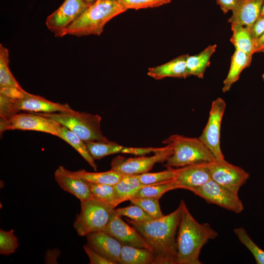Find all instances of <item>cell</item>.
Instances as JSON below:
<instances>
[{
	"mask_svg": "<svg viewBox=\"0 0 264 264\" xmlns=\"http://www.w3.org/2000/svg\"><path fill=\"white\" fill-rule=\"evenodd\" d=\"M182 212L180 202L172 213L150 220L137 222L126 219L143 237L155 257L154 264H176V235Z\"/></svg>",
	"mask_w": 264,
	"mask_h": 264,
	"instance_id": "6da1fadb",
	"label": "cell"
},
{
	"mask_svg": "<svg viewBox=\"0 0 264 264\" xmlns=\"http://www.w3.org/2000/svg\"><path fill=\"white\" fill-rule=\"evenodd\" d=\"M176 235V264H201L199 256L203 247L218 235L208 223H199L192 215L183 200Z\"/></svg>",
	"mask_w": 264,
	"mask_h": 264,
	"instance_id": "7a4b0ae2",
	"label": "cell"
},
{
	"mask_svg": "<svg viewBox=\"0 0 264 264\" xmlns=\"http://www.w3.org/2000/svg\"><path fill=\"white\" fill-rule=\"evenodd\" d=\"M127 10L118 1L96 0L66 29L65 35L99 36L107 23Z\"/></svg>",
	"mask_w": 264,
	"mask_h": 264,
	"instance_id": "3957f363",
	"label": "cell"
},
{
	"mask_svg": "<svg viewBox=\"0 0 264 264\" xmlns=\"http://www.w3.org/2000/svg\"><path fill=\"white\" fill-rule=\"evenodd\" d=\"M34 113V112H32ZM66 127L85 142H109L101 130V117L86 112L70 111L36 113Z\"/></svg>",
	"mask_w": 264,
	"mask_h": 264,
	"instance_id": "277c9868",
	"label": "cell"
},
{
	"mask_svg": "<svg viewBox=\"0 0 264 264\" xmlns=\"http://www.w3.org/2000/svg\"><path fill=\"white\" fill-rule=\"evenodd\" d=\"M163 142L170 145L173 149L172 154L166 161L168 168L209 162L216 159L198 138L175 134L170 135Z\"/></svg>",
	"mask_w": 264,
	"mask_h": 264,
	"instance_id": "5b68a950",
	"label": "cell"
},
{
	"mask_svg": "<svg viewBox=\"0 0 264 264\" xmlns=\"http://www.w3.org/2000/svg\"><path fill=\"white\" fill-rule=\"evenodd\" d=\"M80 202V212L73 223L77 234L86 236L93 232L104 231L115 209L93 198Z\"/></svg>",
	"mask_w": 264,
	"mask_h": 264,
	"instance_id": "8992f818",
	"label": "cell"
},
{
	"mask_svg": "<svg viewBox=\"0 0 264 264\" xmlns=\"http://www.w3.org/2000/svg\"><path fill=\"white\" fill-rule=\"evenodd\" d=\"M61 125L55 121L32 112H17L0 117V133L8 130L34 131L57 136Z\"/></svg>",
	"mask_w": 264,
	"mask_h": 264,
	"instance_id": "52a82bcc",
	"label": "cell"
},
{
	"mask_svg": "<svg viewBox=\"0 0 264 264\" xmlns=\"http://www.w3.org/2000/svg\"><path fill=\"white\" fill-rule=\"evenodd\" d=\"M173 153L172 147L166 145L160 147L153 155L125 158L115 157L111 162V170L123 175H135L148 172L157 163L166 162Z\"/></svg>",
	"mask_w": 264,
	"mask_h": 264,
	"instance_id": "ba28073f",
	"label": "cell"
},
{
	"mask_svg": "<svg viewBox=\"0 0 264 264\" xmlns=\"http://www.w3.org/2000/svg\"><path fill=\"white\" fill-rule=\"evenodd\" d=\"M207 166L212 180L236 194H239L240 188L249 177V173L242 168L224 158H216L207 162Z\"/></svg>",
	"mask_w": 264,
	"mask_h": 264,
	"instance_id": "9c48e42d",
	"label": "cell"
},
{
	"mask_svg": "<svg viewBox=\"0 0 264 264\" xmlns=\"http://www.w3.org/2000/svg\"><path fill=\"white\" fill-rule=\"evenodd\" d=\"M189 191L209 203L217 205L236 214H239L243 210L244 206L238 194L230 191L212 179L201 186Z\"/></svg>",
	"mask_w": 264,
	"mask_h": 264,
	"instance_id": "30bf717a",
	"label": "cell"
},
{
	"mask_svg": "<svg viewBox=\"0 0 264 264\" xmlns=\"http://www.w3.org/2000/svg\"><path fill=\"white\" fill-rule=\"evenodd\" d=\"M89 6L84 0H65L57 10L47 17L45 24L55 37H63L65 36L66 29Z\"/></svg>",
	"mask_w": 264,
	"mask_h": 264,
	"instance_id": "8fae6325",
	"label": "cell"
},
{
	"mask_svg": "<svg viewBox=\"0 0 264 264\" xmlns=\"http://www.w3.org/2000/svg\"><path fill=\"white\" fill-rule=\"evenodd\" d=\"M226 108L224 100L218 97L213 101L207 124L198 138L217 159L224 158L220 145V127Z\"/></svg>",
	"mask_w": 264,
	"mask_h": 264,
	"instance_id": "7c38bea8",
	"label": "cell"
},
{
	"mask_svg": "<svg viewBox=\"0 0 264 264\" xmlns=\"http://www.w3.org/2000/svg\"><path fill=\"white\" fill-rule=\"evenodd\" d=\"M11 99L14 113L21 111L32 113H53L73 110L67 104L52 102L43 97L28 92L21 99Z\"/></svg>",
	"mask_w": 264,
	"mask_h": 264,
	"instance_id": "4fadbf2b",
	"label": "cell"
},
{
	"mask_svg": "<svg viewBox=\"0 0 264 264\" xmlns=\"http://www.w3.org/2000/svg\"><path fill=\"white\" fill-rule=\"evenodd\" d=\"M104 231L117 239L122 244L146 248L151 251L149 246L140 234L133 226L125 222L115 211Z\"/></svg>",
	"mask_w": 264,
	"mask_h": 264,
	"instance_id": "5bb4252c",
	"label": "cell"
},
{
	"mask_svg": "<svg viewBox=\"0 0 264 264\" xmlns=\"http://www.w3.org/2000/svg\"><path fill=\"white\" fill-rule=\"evenodd\" d=\"M87 245L95 251L112 262L119 263L122 244L106 232L98 231L88 234Z\"/></svg>",
	"mask_w": 264,
	"mask_h": 264,
	"instance_id": "9a60e30c",
	"label": "cell"
},
{
	"mask_svg": "<svg viewBox=\"0 0 264 264\" xmlns=\"http://www.w3.org/2000/svg\"><path fill=\"white\" fill-rule=\"evenodd\" d=\"M207 163H196L177 169V174L174 180L178 189L189 190L211 180Z\"/></svg>",
	"mask_w": 264,
	"mask_h": 264,
	"instance_id": "2e32d148",
	"label": "cell"
},
{
	"mask_svg": "<svg viewBox=\"0 0 264 264\" xmlns=\"http://www.w3.org/2000/svg\"><path fill=\"white\" fill-rule=\"evenodd\" d=\"M88 152L95 160L100 159L115 154H128L135 155H144L151 153H155L160 148H135L125 147L111 142H86Z\"/></svg>",
	"mask_w": 264,
	"mask_h": 264,
	"instance_id": "e0dca14e",
	"label": "cell"
},
{
	"mask_svg": "<svg viewBox=\"0 0 264 264\" xmlns=\"http://www.w3.org/2000/svg\"><path fill=\"white\" fill-rule=\"evenodd\" d=\"M54 178L59 186L80 201L92 198L88 183L85 180L70 174L67 169L60 166L54 173Z\"/></svg>",
	"mask_w": 264,
	"mask_h": 264,
	"instance_id": "ac0fdd59",
	"label": "cell"
},
{
	"mask_svg": "<svg viewBox=\"0 0 264 264\" xmlns=\"http://www.w3.org/2000/svg\"><path fill=\"white\" fill-rule=\"evenodd\" d=\"M264 0H240L228 20L231 24L248 26L260 16Z\"/></svg>",
	"mask_w": 264,
	"mask_h": 264,
	"instance_id": "d6986e66",
	"label": "cell"
},
{
	"mask_svg": "<svg viewBox=\"0 0 264 264\" xmlns=\"http://www.w3.org/2000/svg\"><path fill=\"white\" fill-rule=\"evenodd\" d=\"M188 56L182 55L164 64L150 67L147 75L155 80L166 77L186 78L189 76L186 64Z\"/></svg>",
	"mask_w": 264,
	"mask_h": 264,
	"instance_id": "ffe728a7",
	"label": "cell"
},
{
	"mask_svg": "<svg viewBox=\"0 0 264 264\" xmlns=\"http://www.w3.org/2000/svg\"><path fill=\"white\" fill-rule=\"evenodd\" d=\"M252 56L242 51L235 49L231 59L230 66L227 76L223 81L222 90L228 91L232 86L239 79L243 70L250 66Z\"/></svg>",
	"mask_w": 264,
	"mask_h": 264,
	"instance_id": "44dd1931",
	"label": "cell"
},
{
	"mask_svg": "<svg viewBox=\"0 0 264 264\" xmlns=\"http://www.w3.org/2000/svg\"><path fill=\"white\" fill-rule=\"evenodd\" d=\"M217 44L209 45L199 53L188 56L186 64L188 73L190 76H195L203 78L206 68L210 65V59L215 52Z\"/></svg>",
	"mask_w": 264,
	"mask_h": 264,
	"instance_id": "7402d4cb",
	"label": "cell"
},
{
	"mask_svg": "<svg viewBox=\"0 0 264 264\" xmlns=\"http://www.w3.org/2000/svg\"><path fill=\"white\" fill-rule=\"evenodd\" d=\"M154 256L150 250L122 244L118 264H154Z\"/></svg>",
	"mask_w": 264,
	"mask_h": 264,
	"instance_id": "603a6c76",
	"label": "cell"
},
{
	"mask_svg": "<svg viewBox=\"0 0 264 264\" xmlns=\"http://www.w3.org/2000/svg\"><path fill=\"white\" fill-rule=\"evenodd\" d=\"M67 172L87 182L111 185L117 184L124 176L111 169L101 172H90L84 169L76 171L67 170Z\"/></svg>",
	"mask_w": 264,
	"mask_h": 264,
	"instance_id": "cb8c5ba5",
	"label": "cell"
},
{
	"mask_svg": "<svg viewBox=\"0 0 264 264\" xmlns=\"http://www.w3.org/2000/svg\"><path fill=\"white\" fill-rule=\"evenodd\" d=\"M57 136L72 146L94 171H97V165L94 159L90 154L85 141L67 128L63 126H61Z\"/></svg>",
	"mask_w": 264,
	"mask_h": 264,
	"instance_id": "d4e9b609",
	"label": "cell"
},
{
	"mask_svg": "<svg viewBox=\"0 0 264 264\" xmlns=\"http://www.w3.org/2000/svg\"><path fill=\"white\" fill-rule=\"evenodd\" d=\"M232 35L231 43L235 49L244 52L252 56L254 50V41L247 27L237 24H231Z\"/></svg>",
	"mask_w": 264,
	"mask_h": 264,
	"instance_id": "484cf974",
	"label": "cell"
},
{
	"mask_svg": "<svg viewBox=\"0 0 264 264\" xmlns=\"http://www.w3.org/2000/svg\"><path fill=\"white\" fill-rule=\"evenodd\" d=\"M134 175H124L114 188L120 203L129 200L142 187L145 186Z\"/></svg>",
	"mask_w": 264,
	"mask_h": 264,
	"instance_id": "4316f807",
	"label": "cell"
},
{
	"mask_svg": "<svg viewBox=\"0 0 264 264\" xmlns=\"http://www.w3.org/2000/svg\"><path fill=\"white\" fill-rule=\"evenodd\" d=\"M92 198L113 208L121 203L114 185L87 182Z\"/></svg>",
	"mask_w": 264,
	"mask_h": 264,
	"instance_id": "83f0119b",
	"label": "cell"
},
{
	"mask_svg": "<svg viewBox=\"0 0 264 264\" xmlns=\"http://www.w3.org/2000/svg\"><path fill=\"white\" fill-rule=\"evenodd\" d=\"M9 55L8 49L0 44V88L12 87L22 88L11 73L9 67Z\"/></svg>",
	"mask_w": 264,
	"mask_h": 264,
	"instance_id": "f1b7e54d",
	"label": "cell"
},
{
	"mask_svg": "<svg viewBox=\"0 0 264 264\" xmlns=\"http://www.w3.org/2000/svg\"><path fill=\"white\" fill-rule=\"evenodd\" d=\"M178 189L174 179L157 184L145 185L139 190L132 198L148 197L160 199L166 192Z\"/></svg>",
	"mask_w": 264,
	"mask_h": 264,
	"instance_id": "f546056e",
	"label": "cell"
},
{
	"mask_svg": "<svg viewBox=\"0 0 264 264\" xmlns=\"http://www.w3.org/2000/svg\"><path fill=\"white\" fill-rule=\"evenodd\" d=\"M177 174V169L168 168L167 170L155 173H145L135 175L143 184L151 185L167 182L174 179Z\"/></svg>",
	"mask_w": 264,
	"mask_h": 264,
	"instance_id": "4dcf8cb0",
	"label": "cell"
},
{
	"mask_svg": "<svg viewBox=\"0 0 264 264\" xmlns=\"http://www.w3.org/2000/svg\"><path fill=\"white\" fill-rule=\"evenodd\" d=\"M234 232L239 241L251 252L256 263L264 264V251L252 241L246 230L240 227L234 229Z\"/></svg>",
	"mask_w": 264,
	"mask_h": 264,
	"instance_id": "1f68e13d",
	"label": "cell"
},
{
	"mask_svg": "<svg viewBox=\"0 0 264 264\" xmlns=\"http://www.w3.org/2000/svg\"><path fill=\"white\" fill-rule=\"evenodd\" d=\"M159 199L148 197H135L130 199L132 204L141 208L147 214L153 219L162 217L163 214L160 209Z\"/></svg>",
	"mask_w": 264,
	"mask_h": 264,
	"instance_id": "d6a6232c",
	"label": "cell"
},
{
	"mask_svg": "<svg viewBox=\"0 0 264 264\" xmlns=\"http://www.w3.org/2000/svg\"><path fill=\"white\" fill-rule=\"evenodd\" d=\"M19 246L18 238L15 235L14 230L5 231L0 229V254L9 255L14 253Z\"/></svg>",
	"mask_w": 264,
	"mask_h": 264,
	"instance_id": "836d02e7",
	"label": "cell"
},
{
	"mask_svg": "<svg viewBox=\"0 0 264 264\" xmlns=\"http://www.w3.org/2000/svg\"><path fill=\"white\" fill-rule=\"evenodd\" d=\"M115 211L120 216L128 217L134 221L143 222L154 219L139 206L132 204L125 207L116 209Z\"/></svg>",
	"mask_w": 264,
	"mask_h": 264,
	"instance_id": "e575fe53",
	"label": "cell"
},
{
	"mask_svg": "<svg viewBox=\"0 0 264 264\" xmlns=\"http://www.w3.org/2000/svg\"><path fill=\"white\" fill-rule=\"evenodd\" d=\"M172 0H118L127 10L154 8L170 3Z\"/></svg>",
	"mask_w": 264,
	"mask_h": 264,
	"instance_id": "d590c367",
	"label": "cell"
},
{
	"mask_svg": "<svg viewBox=\"0 0 264 264\" xmlns=\"http://www.w3.org/2000/svg\"><path fill=\"white\" fill-rule=\"evenodd\" d=\"M254 40L264 33V14H261L250 25L246 26Z\"/></svg>",
	"mask_w": 264,
	"mask_h": 264,
	"instance_id": "8d00e7d4",
	"label": "cell"
},
{
	"mask_svg": "<svg viewBox=\"0 0 264 264\" xmlns=\"http://www.w3.org/2000/svg\"><path fill=\"white\" fill-rule=\"evenodd\" d=\"M84 250L89 259L90 264H113V263L105 258L87 244L83 246Z\"/></svg>",
	"mask_w": 264,
	"mask_h": 264,
	"instance_id": "74e56055",
	"label": "cell"
},
{
	"mask_svg": "<svg viewBox=\"0 0 264 264\" xmlns=\"http://www.w3.org/2000/svg\"><path fill=\"white\" fill-rule=\"evenodd\" d=\"M27 93L22 88L12 87L0 88V94L15 100L23 97Z\"/></svg>",
	"mask_w": 264,
	"mask_h": 264,
	"instance_id": "f35d334b",
	"label": "cell"
},
{
	"mask_svg": "<svg viewBox=\"0 0 264 264\" xmlns=\"http://www.w3.org/2000/svg\"><path fill=\"white\" fill-rule=\"evenodd\" d=\"M240 0H216L217 3L220 6L223 13L226 14L229 11H232Z\"/></svg>",
	"mask_w": 264,
	"mask_h": 264,
	"instance_id": "ab89813d",
	"label": "cell"
},
{
	"mask_svg": "<svg viewBox=\"0 0 264 264\" xmlns=\"http://www.w3.org/2000/svg\"><path fill=\"white\" fill-rule=\"evenodd\" d=\"M264 52V33L254 41V53Z\"/></svg>",
	"mask_w": 264,
	"mask_h": 264,
	"instance_id": "60d3db41",
	"label": "cell"
},
{
	"mask_svg": "<svg viewBox=\"0 0 264 264\" xmlns=\"http://www.w3.org/2000/svg\"><path fill=\"white\" fill-rule=\"evenodd\" d=\"M95 0H84V1L89 5L93 3L95 1Z\"/></svg>",
	"mask_w": 264,
	"mask_h": 264,
	"instance_id": "b9f144b4",
	"label": "cell"
},
{
	"mask_svg": "<svg viewBox=\"0 0 264 264\" xmlns=\"http://www.w3.org/2000/svg\"><path fill=\"white\" fill-rule=\"evenodd\" d=\"M261 14H264V2L263 8H262Z\"/></svg>",
	"mask_w": 264,
	"mask_h": 264,
	"instance_id": "7bdbcfd3",
	"label": "cell"
},
{
	"mask_svg": "<svg viewBox=\"0 0 264 264\" xmlns=\"http://www.w3.org/2000/svg\"><path fill=\"white\" fill-rule=\"evenodd\" d=\"M262 78L263 79V80L264 81V73L262 75Z\"/></svg>",
	"mask_w": 264,
	"mask_h": 264,
	"instance_id": "ee69618b",
	"label": "cell"
},
{
	"mask_svg": "<svg viewBox=\"0 0 264 264\" xmlns=\"http://www.w3.org/2000/svg\"><path fill=\"white\" fill-rule=\"evenodd\" d=\"M116 0V1H117L118 0Z\"/></svg>",
	"mask_w": 264,
	"mask_h": 264,
	"instance_id": "f6af8a7d",
	"label": "cell"
}]
</instances>
